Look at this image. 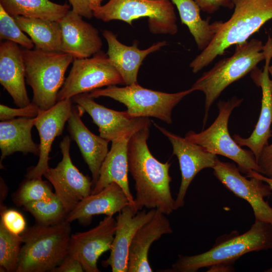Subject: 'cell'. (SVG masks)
I'll return each mask as SVG.
<instances>
[{
	"label": "cell",
	"mask_w": 272,
	"mask_h": 272,
	"mask_svg": "<svg viewBox=\"0 0 272 272\" xmlns=\"http://www.w3.org/2000/svg\"><path fill=\"white\" fill-rule=\"evenodd\" d=\"M149 135L148 126L135 132L128 143L129 171L135 182L133 210L155 209L170 215L175 210L170 186L171 164L160 162L151 154L147 142Z\"/></svg>",
	"instance_id": "cell-1"
},
{
	"label": "cell",
	"mask_w": 272,
	"mask_h": 272,
	"mask_svg": "<svg viewBox=\"0 0 272 272\" xmlns=\"http://www.w3.org/2000/svg\"><path fill=\"white\" fill-rule=\"evenodd\" d=\"M234 10L226 22L216 21V32L210 44L190 62L197 73L233 45L242 44L272 19V0H232Z\"/></svg>",
	"instance_id": "cell-2"
},
{
	"label": "cell",
	"mask_w": 272,
	"mask_h": 272,
	"mask_svg": "<svg viewBox=\"0 0 272 272\" xmlns=\"http://www.w3.org/2000/svg\"><path fill=\"white\" fill-rule=\"evenodd\" d=\"M272 249V225L255 220L251 228L239 234L233 231L217 239L208 251L194 255L179 254L166 272H196L217 264H233L242 256L254 251Z\"/></svg>",
	"instance_id": "cell-3"
},
{
	"label": "cell",
	"mask_w": 272,
	"mask_h": 272,
	"mask_svg": "<svg viewBox=\"0 0 272 272\" xmlns=\"http://www.w3.org/2000/svg\"><path fill=\"white\" fill-rule=\"evenodd\" d=\"M71 233L70 223L65 220L26 229L21 234L23 245L16 271H52L69 254Z\"/></svg>",
	"instance_id": "cell-4"
},
{
	"label": "cell",
	"mask_w": 272,
	"mask_h": 272,
	"mask_svg": "<svg viewBox=\"0 0 272 272\" xmlns=\"http://www.w3.org/2000/svg\"><path fill=\"white\" fill-rule=\"evenodd\" d=\"M263 45L257 39L236 45L232 55L220 60L192 85L190 88L193 91H200L205 96L204 126L211 106L222 92L232 83L254 70L259 62L265 59Z\"/></svg>",
	"instance_id": "cell-5"
},
{
	"label": "cell",
	"mask_w": 272,
	"mask_h": 272,
	"mask_svg": "<svg viewBox=\"0 0 272 272\" xmlns=\"http://www.w3.org/2000/svg\"><path fill=\"white\" fill-rule=\"evenodd\" d=\"M27 84L32 89V102L41 111L47 110L57 102L59 91L65 81V73L74 60L62 52L36 49L22 50Z\"/></svg>",
	"instance_id": "cell-6"
},
{
	"label": "cell",
	"mask_w": 272,
	"mask_h": 272,
	"mask_svg": "<svg viewBox=\"0 0 272 272\" xmlns=\"http://www.w3.org/2000/svg\"><path fill=\"white\" fill-rule=\"evenodd\" d=\"M242 101L243 99L236 97L226 101L220 100L217 104L219 114L214 122L200 132L188 131L184 138L208 152L233 160L243 173L247 174L252 170L261 173V169L252 152L242 148L231 137L228 130L230 115Z\"/></svg>",
	"instance_id": "cell-7"
},
{
	"label": "cell",
	"mask_w": 272,
	"mask_h": 272,
	"mask_svg": "<svg viewBox=\"0 0 272 272\" xmlns=\"http://www.w3.org/2000/svg\"><path fill=\"white\" fill-rule=\"evenodd\" d=\"M192 92L190 88L168 93L146 89L136 83L123 87L114 85L96 89L88 95L93 98L107 97L117 101L126 107V111L132 117H153L171 124L173 108Z\"/></svg>",
	"instance_id": "cell-8"
},
{
	"label": "cell",
	"mask_w": 272,
	"mask_h": 272,
	"mask_svg": "<svg viewBox=\"0 0 272 272\" xmlns=\"http://www.w3.org/2000/svg\"><path fill=\"white\" fill-rule=\"evenodd\" d=\"M92 11L94 17L104 22L120 20L130 25L134 20L148 17L149 29L155 34L174 35L178 31L170 0H109Z\"/></svg>",
	"instance_id": "cell-9"
},
{
	"label": "cell",
	"mask_w": 272,
	"mask_h": 272,
	"mask_svg": "<svg viewBox=\"0 0 272 272\" xmlns=\"http://www.w3.org/2000/svg\"><path fill=\"white\" fill-rule=\"evenodd\" d=\"M124 84L107 54L100 51L92 57L75 58L67 77L59 91L57 101L104 86Z\"/></svg>",
	"instance_id": "cell-10"
},
{
	"label": "cell",
	"mask_w": 272,
	"mask_h": 272,
	"mask_svg": "<svg viewBox=\"0 0 272 272\" xmlns=\"http://www.w3.org/2000/svg\"><path fill=\"white\" fill-rule=\"evenodd\" d=\"M213 169L214 175L226 188L249 203L256 221L272 225V208L264 199L272 193L266 183L255 177L248 179L234 164L221 161L218 158Z\"/></svg>",
	"instance_id": "cell-11"
},
{
	"label": "cell",
	"mask_w": 272,
	"mask_h": 272,
	"mask_svg": "<svg viewBox=\"0 0 272 272\" xmlns=\"http://www.w3.org/2000/svg\"><path fill=\"white\" fill-rule=\"evenodd\" d=\"M71 140L63 138L60 144L62 158L55 168H49L43 176L53 185L67 215L83 198L91 194L92 181L74 165L71 158Z\"/></svg>",
	"instance_id": "cell-12"
},
{
	"label": "cell",
	"mask_w": 272,
	"mask_h": 272,
	"mask_svg": "<svg viewBox=\"0 0 272 272\" xmlns=\"http://www.w3.org/2000/svg\"><path fill=\"white\" fill-rule=\"evenodd\" d=\"M265 52V65L262 71L256 67L251 73V78L262 91L261 109L255 128L251 135L246 138L238 134L233 137L241 147H246L253 154L258 162L264 148L268 145V139L272 137V81L269 78V66L272 58V38L268 36L263 45Z\"/></svg>",
	"instance_id": "cell-13"
},
{
	"label": "cell",
	"mask_w": 272,
	"mask_h": 272,
	"mask_svg": "<svg viewBox=\"0 0 272 272\" xmlns=\"http://www.w3.org/2000/svg\"><path fill=\"white\" fill-rule=\"evenodd\" d=\"M72 98L92 117L99 127L100 136L109 142L130 137L137 131L150 127V121L148 117H134L126 111L109 109L96 103L88 94H79Z\"/></svg>",
	"instance_id": "cell-14"
},
{
	"label": "cell",
	"mask_w": 272,
	"mask_h": 272,
	"mask_svg": "<svg viewBox=\"0 0 272 272\" xmlns=\"http://www.w3.org/2000/svg\"><path fill=\"white\" fill-rule=\"evenodd\" d=\"M154 125L170 142L179 162L181 181L175 200V210L183 207L187 189L194 177L202 170L214 167L218 157L206 151L202 147L174 134L154 123Z\"/></svg>",
	"instance_id": "cell-15"
},
{
	"label": "cell",
	"mask_w": 272,
	"mask_h": 272,
	"mask_svg": "<svg viewBox=\"0 0 272 272\" xmlns=\"http://www.w3.org/2000/svg\"><path fill=\"white\" fill-rule=\"evenodd\" d=\"M116 228L113 216H106L94 228L71 235L69 254L79 260L85 271L99 272L98 260L110 250Z\"/></svg>",
	"instance_id": "cell-16"
},
{
	"label": "cell",
	"mask_w": 272,
	"mask_h": 272,
	"mask_svg": "<svg viewBox=\"0 0 272 272\" xmlns=\"http://www.w3.org/2000/svg\"><path fill=\"white\" fill-rule=\"evenodd\" d=\"M71 99L58 101L50 109L40 111L34 125L40 137V153L37 165L27 173L28 179L42 178L48 166L49 155L53 142L63 131L72 111Z\"/></svg>",
	"instance_id": "cell-17"
},
{
	"label": "cell",
	"mask_w": 272,
	"mask_h": 272,
	"mask_svg": "<svg viewBox=\"0 0 272 272\" xmlns=\"http://www.w3.org/2000/svg\"><path fill=\"white\" fill-rule=\"evenodd\" d=\"M156 209L135 213L129 205L118 213L116 228L109 257L103 261L113 272H127L129 249L138 230L154 217Z\"/></svg>",
	"instance_id": "cell-18"
},
{
	"label": "cell",
	"mask_w": 272,
	"mask_h": 272,
	"mask_svg": "<svg viewBox=\"0 0 272 272\" xmlns=\"http://www.w3.org/2000/svg\"><path fill=\"white\" fill-rule=\"evenodd\" d=\"M70 10L58 22L61 33V52L74 59L91 57L101 51L102 42L98 30Z\"/></svg>",
	"instance_id": "cell-19"
},
{
	"label": "cell",
	"mask_w": 272,
	"mask_h": 272,
	"mask_svg": "<svg viewBox=\"0 0 272 272\" xmlns=\"http://www.w3.org/2000/svg\"><path fill=\"white\" fill-rule=\"evenodd\" d=\"M25 79L22 50L14 42H1L0 83L19 107H25L31 103L26 88Z\"/></svg>",
	"instance_id": "cell-20"
},
{
	"label": "cell",
	"mask_w": 272,
	"mask_h": 272,
	"mask_svg": "<svg viewBox=\"0 0 272 272\" xmlns=\"http://www.w3.org/2000/svg\"><path fill=\"white\" fill-rule=\"evenodd\" d=\"M130 202L122 189L112 182L98 193L90 194L82 199L66 216L65 221L75 220L88 224L94 216H113Z\"/></svg>",
	"instance_id": "cell-21"
},
{
	"label": "cell",
	"mask_w": 272,
	"mask_h": 272,
	"mask_svg": "<svg viewBox=\"0 0 272 272\" xmlns=\"http://www.w3.org/2000/svg\"><path fill=\"white\" fill-rule=\"evenodd\" d=\"M102 34L108 45L107 55L126 85L138 83L139 70L144 59L167 44L165 41H160L147 49H140L137 43L131 46L121 43L109 30H104Z\"/></svg>",
	"instance_id": "cell-22"
},
{
	"label": "cell",
	"mask_w": 272,
	"mask_h": 272,
	"mask_svg": "<svg viewBox=\"0 0 272 272\" xmlns=\"http://www.w3.org/2000/svg\"><path fill=\"white\" fill-rule=\"evenodd\" d=\"M173 233L166 215L156 210L149 222L142 226L135 234L130 245L127 272H151L148 253L152 243L165 234Z\"/></svg>",
	"instance_id": "cell-23"
},
{
	"label": "cell",
	"mask_w": 272,
	"mask_h": 272,
	"mask_svg": "<svg viewBox=\"0 0 272 272\" xmlns=\"http://www.w3.org/2000/svg\"><path fill=\"white\" fill-rule=\"evenodd\" d=\"M80 110V107L79 110L73 108L67 120L68 128L91 172L93 187L98 180L101 166L109 152V142L88 129L81 119Z\"/></svg>",
	"instance_id": "cell-24"
},
{
	"label": "cell",
	"mask_w": 272,
	"mask_h": 272,
	"mask_svg": "<svg viewBox=\"0 0 272 272\" xmlns=\"http://www.w3.org/2000/svg\"><path fill=\"white\" fill-rule=\"evenodd\" d=\"M130 137H124L112 142L111 149L102 163L98 180L93 187L91 194L98 193L114 182L122 189L133 209L134 197L130 191L128 179L127 145Z\"/></svg>",
	"instance_id": "cell-25"
},
{
	"label": "cell",
	"mask_w": 272,
	"mask_h": 272,
	"mask_svg": "<svg viewBox=\"0 0 272 272\" xmlns=\"http://www.w3.org/2000/svg\"><path fill=\"white\" fill-rule=\"evenodd\" d=\"M35 117H20L0 122L1 162L6 157L20 152L39 155V145L32 140L31 130Z\"/></svg>",
	"instance_id": "cell-26"
},
{
	"label": "cell",
	"mask_w": 272,
	"mask_h": 272,
	"mask_svg": "<svg viewBox=\"0 0 272 272\" xmlns=\"http://www.w3.org/2000/svg\"><path fill=\"white\" fill-rule=\"evenodd\" d=\"M21 30L32 41L35 49L61 52V33L59 22L37 18H15Z\"/></svg>",
	"instance_id": "cell-27"
},
{
	"label": "cell",
	"mask_w": 272,
	"mask_h": 272,
	"mask_svg": "<svg viewBox=\"0 0 272 272\" xmlns=\"http://www.w3.org/2000/svg\"><path fill=\"white\" fill-rule=\"evenodd\" d=\"M0 5L14 18L23 16L58 22L70 10L68 5L50 0H0Z\"/></svg>",
	"instance_id": "cell-28"
},
{
	"label": "cell",
	"mask_w": 272,
	"mask_h": 272,
	"mask_svg": "<svg viewBox=\"0 0 272 272\" xmlns=\"http://www.w3.org/2000/svg\"><path fill=\"white\" fill-rule=\"evenodd\" d=\"M178 10L182 24L185 25L193 37L197 46L202 51L211 42L216 32L215 22L200 16V9L194 0H170Z\"/></svg>",
	"instance_id": "cell-29"
},
{
	"label": "cell",
	"mask_w": 272,
	"mask_h": 272,
	"mask_svg": "<svg viewBox=\"0 0 272 272\" xmlns=\"http://www.w3.org/2000/svg\"><path fill=\"white\" fill-rule=\"evenodd\" d=\"M23 207L33 216L37 224L43 225L60 223L65 220L67 216L62 203L55 193L49 199L29 202Z\"/></svg>",
	"instance_id": "cell-30"
},
{
	"label": "cell",
	"mask_w": 272,
	"mask_h": 272,
	"mask_svg": "<svg viewBox=\"0 0 272 272\" xmlns=\"http://www.w3.org/2000/svg\"><path fill=\"white\" fill-rule=\"evenodd\" d=\"M22 243L21 235L12 233L0 222L1 270L16 271Z\"/></svg>",
	"instance_id": "cell-31"
},
{
	"label": "cell",
	"mask_w": 272,
	"mask_h": 272,
	"mask_svg": "<svg viewBox=\"0 0 272 272\" xmlns=\"http://www.w3.org/2000/svg\"><path fill=\"white\" fill-rule=\"evenodd\" d=\"M54 193L42 178L28 179L18 190L15 201L19 206L41 200L50 199Z\"/></svg>",
	"instance_id": "cell-32"
},
{
	"label": "cell",
	"mask_w": 272,
	"mask_h": 272,
	"mask_svg": "<svg viewBox=\"0 0 272 272\" xmlns=\"http://www.w3.org/2000/svg\"><path fill=\"white\" fill-rule=\"evenodd\" d=\"M0 39L6 40L31 49L34 44L20 28L15 18L10 15L0 5Z\"/></svg>",
	"instance_id": "cell-33"
},
{
	"label": "cell",
	"mask_w": 272,
	"mask_h": 272,
	"mask_svg": "<svg viewBox=\"0 0 272 272\" xmlns=\"http://www.w3.org/2000/svg\"><path fill=\"white\" fill-rule=\"evenodd\" d=\"M1 222L9 231L16 235H21L26 230V224L24 217L15 210H3Z\"/></svg>",
	"instance_id": "cell-34"
},
{
	"label": "cell",
	"mask_w": 272,
	"mask_h": 272,
	"mask_svg": "<svg viewBox=\"0 0 272 272\" xmlns=\"http://www.w3.org/2000/svg\"><path fill=\"white\" fill-rule=\"evenodd\" d=\"M35 104L31 102L25 107L13 108L3 104L0 105V119L1 121L14 119L16 117L34 118L40 112Z\"/></svg>",
	"instance_id": "cell-35"
},
{
	"label": "cell",
	"mask_w": 272,
	"mask_h": 272,
	"mask_svg": "<svg viewBox=\"0 0 272 272\" xmlns=\"http://www.w3.org/2000/svg\"><path fill=\"white\" fill-rule=\"evenodd\" d=\"M201 11L213 14L221 7L232 9L234 7L232 0H194Z\"/></svg>",
	"instance_id": "cell-36"
},
{
	"label": "cell",
	"mask_w": 272,
	"mask_h": 272,
	"mask_svg": "<svg viewBox=\"0 0 272 272\" xmlns=\"http://www.w3.org/2000/svg\"><path fill=\"white\" fill-rule=\"evenodd\" d=\"M257 163L261 169V174L272 177V143L264 148Z\"/></svg>",
	"instance_id": "cell-37"
},
{
	"label": "cell",
	"mask_w": 272,
	"mask_h": 272,
	"mask_svg": "<svg viewBox=\"0 0 272 272\" xmlns=\"http://www.w3.org/2000/svg\"><path fill=\"white\" fill-rule=\"evenodd\" d=\"M53 272H83L84 268L81 262L75 257L67 254Z\"/></svg>",
	"instance_id": "cell-38"
},
{
	"label": "cell",
	"mask_w": 272,
	"mask_h": 272,
	"mask_svg": "<svg viewBox=\"0 0 272 272\" xmlns=\"http://www.w3.org/2000/svg\"><path fill=\"white\" fill-rule=\"evenodd\" d=\"M68 1L72 10L83 17L91 19L93 17V11L86 0Z\"/></svg>",
	"instance_id": "cell-39"
},
{
	"label": "cell",
	"mask_w": 272,
	"mask_h": 272,
	"mask_svg": "<svg viewBox=\"0 0 272 272\" xmlns=\"http://www.w3.org/2000/svg\"><path fill=\"white\" fill-rule=\"evenodd\" d=\"M207 271L228 272L234 271L233 264H217L208 267Z\"/></svg>",
	"instance_id": "cell-40"
},
{
	"label": "cell",
	"mask_w": 272,
	"mask_h": 272,
	"mask_svg": "<svg viewBox=\"0 0 272 272\" xmlns=\"http://www.w3.org/2000/svg\"><path fill=\"white\" fill-rule=\"evenodd\" d=\"M247 177H255L266 183L270 187L272 191V177L265 176L255 171H251L247 174Z\"/></svg>",
	"instance_id": "cell-41"
},
{
	"label": "cell",
	"mask_w": 272,
	"mask_h": 272,
	"mask_svg": "<svg viewBox=\"0 0 272 272\" xmlns=\"http://www.w3.org/2000/svg\"><path fill=\"white\" fill-rule=\"evenodd\" d=\"M103 1V0H86L92 10H93L94 8L101 6V2Z\"/></svg>",
	"instance_id": "cell-42"
},
{
	"label": "cell",
	"mask_w": 272,
	"mask_h": 272,
	"mask_svg": "<svg viewBox=\"0 0 272 272\" xmlns=\"http://www.w3.org/2000/svg\"><path fill=\"white\" fill-rule=\"evenodd\" d=\"M268 70H269V74L271 76V81H272V65H269Z\"/></svg>",
	"instance_id": "cell-43"
},
{
	"label": "cell",
	"mask_w": 272,
	"mask_h": 272,
	"mask_svg": "<svg viewBox=\"0 0 272 272\" xmlns=\"http://www.w3.org/2000/svg\"><path fill=\"white\" fill-rule=\"evenodd\" d=\"M264 271H265V272H272V267H270V268L268 269H266V270H264Z\"/></svg>",
	"instance_id": "cell-44"
},
{
	"label": "cell",
	"mask_w": 272,
	"mask_h": 272,
	"mask_svg": "<svg viewBox=\"0 0 272 272\" xmlns=\"http://www.w3.org/2000/svg\"><path fill=\"white\" fill-rule=\"evenodd\" d=\"M149 1H158V0H149Z\"/></svg>",
	"instance_id": "cell-45"
}]
</instances>
